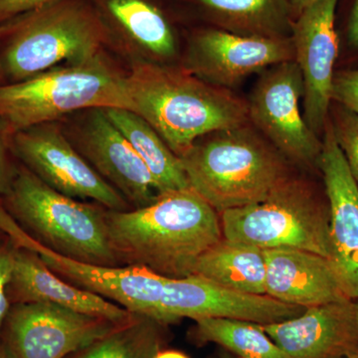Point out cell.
Segmentation results:
<instances>
[{"instance_id":"1","label":"cell","mask_w":358,"mask_h":358,"mask_svg":"<svg viewBox=\"0 0 358 358\" xmlns=\"http://www.w3.org/2000/svg\"><path fill=\"white\" fill-rule=\"evenodd\" d=\"M105 218L119 267L173 279L192 275L199 257L223 238L218 212L192 188L159 193L141 208L106 209Z\"/></svg>"},{"instance_id":"2","label":"cell","mask_w":358,"mask_h":358,"mask_svg":"<svg viewBox=\"0 0 358 358\" xmlns=\"http://www.w3.org/2000/svg\"><path fill=\"white\" fill-rule=\"evenodd\" d=\"M133 110L178 157L213 131L251 124L248 102L185 69L138 63L127 75Z\"/></svg>"},{"instance_id":"3","label":"cell","mask_w":358,"mask_h":358,"mask_svg":"<svg viewBox=\"0 0 358 358\" xmlns=\"http://www.w3.org/2000/svg\"><path fill=\"white\" fill-rule=\"evenodd\" d=\"M179 159L190 188L219 215L263 201L291 176L279 152L251 124L205 134Z\"/></svg>"},{"instance_id":"4","label":"cell","mask_w":358,"mask_h":358,"mask_svg":"<svg viewBox=\"0 0 358 358\" xmlns=\"http://www.w3.org/2000/svg\"><path fill=\"white\" fill-rule=\"evenodd\" d=\"M86 109L133 110L127 75L101 54L0 86V122L13 134Z\"/></svg>"},{"instance_id":"5","label":"cell","mask_w":358,"mask_h":358,"mask_svg":"<svg viewBox=\"0 0 358 358\" xmlns=\"http://www.w3.org/2000/svg\"><path fill=\"white\" fill-rule=\"evenodd\" d=\"M2 206L45 248L78 262L119 267L110 248L103 207L56 192L32 171H14Z\"/></svg>"},{"instance_id":"6","label":"cell","mask_w":358,"mask_h":358,"mask_svg":"<svg viewBox=\"0 0 358 358\" xmlns=\"http://www.w3.org/2000/svg\"><path fill=\"white\" fill-rule=\"evenodd\" d=\"M220 218L225 239L264 250H303L331 260L329 207L301 179L289 176L263 201Z\"/></svg>"},{"instance_id":"7","label":"cell","mask_w":358,"mask_h":358,"mask_svg":"<svg viewBox=\"0 0 358 358\" xmlns=\"http://www.w3.org/2000/svg\"><path fill=\"white\" fill-rule=\"evenodd\" d=\"M31 13L0 52L4 77L11 83L100 54L103 26L84 7L59 1Z\"/></svg>"},{"instance_id":"8","label":"cell","mask_w":358,"mask_h":358,"mask_svg":"<svg viewBox=\"0 0 358 358\" xmlns=\"http://www.w3.org/2000/svg\"><path fill=\"white\" fill-rule=\"evenodd\" d=\"M0 232L17 247L35 252L65 281L99 294L136 315L157 320L167 278L136 266L107 267L78 262L50 251L30 237L0 205Z\"/></svg>"},{"instance_id":"9","label":"cell","mask_w":358,"mask_h":358,"mask_svg":"<svg viewBox=\"0 0 358 358\" xmlns=\"http://www.w3.org/2000/svg\"><path fill=\"white\" fill-rule=\"evenodd\" d=\"M303 92V76L296 61L272 66L252 92L249 119L278 152L298 164L312 166L319 162L322 141L301 115Z\"/></svg>"},{"instance_id":"10","label":"cell","mask_w":358,"mask_h":358,"mask_svg":"<svg viewBox=\"0 0 358 358\" xmlns=\"http://www.w3.org/2000/svg\"><path fill=\"white\" fill-rule=\"evenodd\" d=\"M13 150L26 169L56 192L75 199H91L114 211L131 208L51 122L13 134Z\"/></svg>"},{"instance_id":"11","label":"cell","mask_w":358,"mask_h":358,"mask_svg":"<svg viewBox=\"0 0 358 358\" xmlns=\"http://www.w3.org/2000/svg\"><path fill=\"white\" fill-rule=\"evenodd\" d=\"M122 324L52 303H17L0 341L14 358H66Z\"/></svg>"},{"instance_id":"12","label":"cell","mask_w":358,"mask_h":358,"mask_svg":"<svg viewBox=\"0 0 358 358\" xmlns=\"http://www.w3.org/2000/svg\"><path fill=\"white\" fill-rule=\"evenodd\" d=\"M305 308L282 303L268 294L242 293L224 288L199 275L167 278L157 320L171 324L181 319L217 317L275 324L301 315Z\"/></svg>"},{"instance_id":"13","label":"cell","mask_w":358,"mask_h":358,"mask_svg":"<svg viewBox=\"0 0 358 358\" xmlns=\"http://www.w3.org/2000/svg\"><path fill=\"white\" fill-rule=\"evenodd\" d=\"M292 60L294 45L288 37L209 29L192 40L183 69L206 83L230 90L259 71Z\"/></svg>"},{"instance_id":"14","label":"cell","mask_w":358,"mask_h":358,"mask_svg":"<svg viewBox=\"0 0 358 358\" xmlns=\"http://www.w3.org/2000/svg\"><path fill=\"white\" fill-rule=\"evenodd\" d=\"M338 0H315L292 24L294 61L303 80V117L317 136L324 134L338 53L336 11Z\"/></svg>"},{"instance_id":"15","label":"cell","mask_w":358,"mask_h":358,"mask_svg":"<svg viewBox=\"0 0 358 358\" xmlns=\"http://www.w3.org/2000/svg\"><path fill=\"white\" fill-rule=\"evenodd\" d=\"M319 166L329 214L331 261L352 300L358 299V185L334 138L331 120L324 128Z\"/></svg>"},{"instance_id":"16","label":"cell","mask_w":358,"mask_h":358,"mask_svg":"<svg viewBox=\"0 0 358 358\" xmlns=\"http://www.w3.org/2000/svg\"><path fill=\"white\" fill-rule=\"evenodd\" d=\"M91 110L80 131V154L131 208L154 202L159 188L143 160L103 109Z\"/></svg>"},{"instance_id":"17","label":"cell","mask_w":358,"mask_h":358,"mask_svg":"<svg viewBox=\"0 0 358 358\" xmlns=\"http://www.w3.org/2000/svg\"><path fill=\"white\" fill-rule=\"evenodd\" d=\"M263 329L288 358H343L358 350L355 300L307 308Z\"/></svg>"},{"instance_id":"18","label":"cell","mask_w":358,"mask_h":358,"mask_svg":"<svg viewBox=\"0 0 358 358\" xmlns=\"http://www.w3.org/2000/svg\"><path fill=\"white\" fill-rule=\"evenodd\" d=\"M266 294L305 308L352 301L333 262L299 249L265 250Z\"/></svg>"},{"instance_id":"19","label":"cell","mask_w":358,"mask_h":358,"mask_svg":"<svg viewBox=\"0 0 358 358\" xmlns=\"http://www.w3.org/2000/svg\"><path fill=\"white\" fill-rule=\"evenodd\" d=\"M7 294L11 306L52 303L117 324L128 322L134 315L99 294L65 281L52 272L35 252L17 246Z\"/></svg>"},{"instance_id":"20","label":"cell","mask_w":358,"mask_h":358,"mask_svg":"<svg viewBox=\"0 0 358 358\" xmlns=\"http://www.w3.org/2000/svg\"><path fill=\"white\" fill-rule=\"evenodd\" d=\"M265 250L222 238L199 257L192 275L242 293L266 294Z\"/></svg>"},{"instance_id":"21","label":"cell","mask_w":358,"mask_h":358,"mask_svg":"<svg viewBox=\"0 0 358 358\" xmlns=\"http://www.w3.org/2000/svg\"><path fill=\"white\" fill-rule=\"evenodd\" d=\"M143 160L159 193L189 189L182 162L145 119L126 109H103Z\"/></svg>"},{"instance_id":"22","label":"cell","mask_w":358,"mask_h":358,"mask_svg":"<svg viewBox=\"0 0 358 358\" xmlns=\"http://www.w3.org/2000/svg\"><path fill=\"white\" fill-rule=\"evenodd\" d=\"M166 324L136 315L66 358H154L166 343Z\"/></svg>"},{"instance_id":"23","label":"cell","mask_w":358,"mask_h":358,"mask_svg":"<svg viewBox=\"0 0 358 358\" xmlns=\"http://www.w3.org/2000/svg\"><path fill=\"white\" fill-rule=\"evenodd\" d=\"M194 322L189 338L195 345L216 343L237 358H288L262 324L217 317Z\"/></svg>"},{"instance_id":"24","label":"cell","mask_w":358,"mask_h":358,"mask_svg":"<svg viewBox=\"0 0 358 358\" xmlns=\"http://www.w3.org/2000/svg\"><path fill=\"white\" fill-rule=\"evenodd\" d=\"M110 13L136 43L159 58L176 53V38L162 13L145 0H110Z\"/></svg>"},{"instance_id":"25","label":"cell","mask_w":358,"mask_h":358,"mask_svg":"<svg viewBox=\"0 0 358 358\" xmlns=\"http://www.w3.org/2000/svg\"><path fill=\"white\" fill-rule=\"evenodd\" d=\"M220 17L234 33L254 36L285 37L286 13L282 0H197Z\"/></svg>"},{"instance_id":"26","label":"cell","mask_w":358,"mask_h":358,"mask_svg":"<svg viewBox=\"0 0 358 358\" xmlns=\"http://www.w3.org/2000/svg\"><path fill=\"white\" fill-rule=\"evenodd\" d=\"M329 120L336 143L358 185V115L339 105Z\"/></svg>"},{"instance_id":"27","label":"cell","mask_w":358,"mask_h":358,"mask_svg":"<svg viewBox=\"0 0 358 358\" xmlns=\"http://www.w3.org/2000/svg\"><path fill=\"white\" fill-rule=\"evenodd\" d=\"M15 252V244L8 237L0 240V336L11 307L7 288L13 274Z\"/></svg>"},{"instance_id":"28","label":"cell","mask_w":358,"mask_h":358,"mask_svg":"<svg viewBox=\"0 0 358 358\" xmlns=\"http://www.w3.org/2000/svg\"><path fill=\"white\" fill-rule=\"evenodd\" d=\"M331 101L358 115V69L334 73Z\"/></svg>"},{"instance_id":"29","label":"cell","mask_w":358,"mask_h":358,"mask_svg":"<svg viewBox=\"0 0 358 358\" xmlns=\"http://www.w3.org/2000/svg\"><path fill=\"white\" fill-rule=\"evenodd\" d=\"M59 1L61 0H0V22L20 14L34 13Z\"/></svg>"},{"instance_id":"30","label":"cell","mask_w":358,"mask_h":358,"mask_svg":"<svg viewBox=\"0 0 358 358\" xmlns=\"http://www.w3.org/2000/svg\"><path fill=\"white\" fill-rule=\"evenodd\" d=\"M3 126L0 122V197H3L10 185L14 171L9 167L7 160L6 143L3 140Z\"/></svg>"},{"instance_id":"31","label":"cell","mask_w":358,"mask_h":358,"mask_svg":"<svg viewBox=\"0 0 358 358\" xmlns=\"http://www.w3.org/2000/svg\"><path fill=\"white\" fill-rule=\"evenodd\" d=\"M348 39L352 48L358 49V0L353 1L348 18Z\"/></svg>"},{"instance_id":"32","label":"cell","mask_w":358,"mask_h":358,"mask_svg":"<svg viewBox=\"0 0 358 358\" xmlns=\"http://www.w3.org/2000/svg\"><path fill=\"white\" fill-rule=\"evenodd\" d=\"M154 358H189L185 353L176 350H160Z\"/></svg>"},{"instance_id":"33","label":"cell","mask_w":358,"mask_h":358,"mask_svg":"<svg viewBox=\"0 0 358 358\" xmlns=\"http://www.w3.org/2000/svg\"><path fill=\"white\" fill-rule=\"evenodd\" d=\"M289 6L293 9L294 13H296V16H298L299 14L312 3L315 0H288Z\"/></svg>"},{"instance_id":"34","label":"cell","mask_w":358,"mask_h":358,"mask_svg":"<svg viewBox=\"0 0 358 358\" xmlns=\"http://www.w3.org/2000/svg\"><path fill=\"white\" fill-rule=\"evenodd\" d=\"M0 358H14L8 348L1 341H0Z\"/></svg>"},{"instance_id":"35","label":"cell","mask_w":358,"mask_h":358,"mask_svg":"<svg viewBox=\"0 0 358 358\" xmlns=\"http://www.w3.org/2000/svg\"><path fill=\"white\" fill-rule=\"evenodd\" d=\"M212 358H237L236 357H234V355H231V353L226 352V350H224V352H219L218 355H214Z\"/></svg>"},{"instance_id":"36","label":"cell","mask_w":358,"mask_h":358,"mask_svg":"<svg viewBox=\"0 0 358 358\" xmlns=\"http://www.w3.org/2000/svg\"><path fill=\"white\" fill-rule=\"evenodd\" d=\"M343 358H358V350H353V352L348 353Z\"/></svg>"},{"instance_id":"37","label":"cell","mask_w":358,"mask_h":358,"mask_svg":"<svg viewBox=\"0 0 358 358\" xmlns=\"http://www.w3.org/2000/svg\"><path fill=\"white\" fill-rule=\"evenodd\" d=\"M1 52V51H0ZM4 78L3 70H2V64H1V56H0V80Z\"/></svg>"},{"instance_id":"38","label":"cell","mask_w":358,"mask_h":358,"mask_svg":"<svg viewBox=\"0 0 358 358\" xmlns=\"http://www.w3.org/2000/svg\"><path fill=\"white\" fill-rule=\"evenodd\" d=\"M355 307H357V320H358V299H357V300H355Z\"/></svg>"},{"instance_id":"39","label":"cell","mask_w":358,"mask_h":358,"mask_svg":"<svg viewBox=\"0 0 358 358\" xmlns=\"http://www.w3.org/2000/svg\"><path fill=\"white\" fill-rule=\"evenodd\" d=\"M1 235H2V233H1V232H0V236H1Z\"/></svg>"}]
</instances>
